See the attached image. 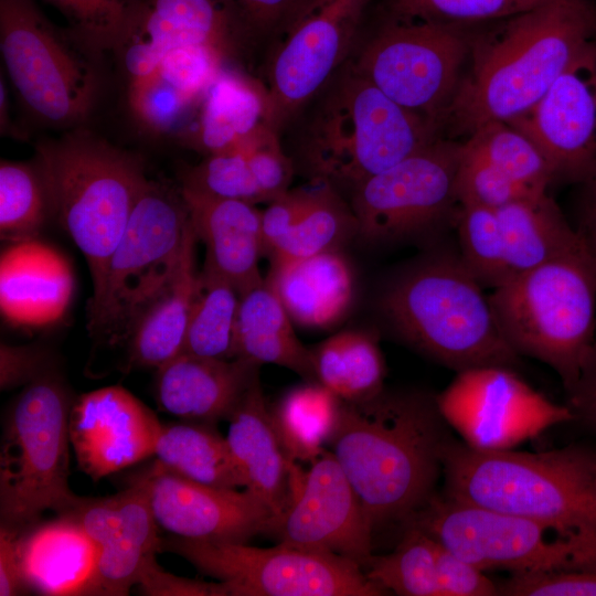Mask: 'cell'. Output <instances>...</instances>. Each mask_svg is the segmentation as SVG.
Returning a JSON list of instances; mask_svg holds the SVG:
<instances>
[{
  "label": "cell",
  "instance_id": "obj_1",
  "mask_svg": "<svg viewBox=\"0 0 596 596\" xmlns=\"http://www.w3.org/2000/svg\"><path fill=\"white\" fill-rule=\"evenodd\" d=\"M449 428L436 395L425 392L384 389L341 401L329 444L373 530L405 522L436 493Z\"/></svg>",
  "mask_w": 596,
  "mask_h": 596
},
{
  "label": "cell",
  "instance_id": "obj_2",
  "mask_svg": "<svg viewBox=\"0 0 596 596\" xmlns=\"http://www.w3.org/2000/svg\"><path fill=\"white\" fill-rule=\"evenodd\" d=\"M596 38L594 0H552L475 35L445 127L472 134L529 110Z\"/></svg>",
  "mask_w": 596,
  "mask_h": 596
},
{
  "label": "cell",
  "instance_id": "obj_3",
  "mask_svg": "<svg viewBox=\"0 0 596 596\" xmlns=\"http://www.w3.org/2000/svg\"><path fill=\"white\" fill-rule=\"evenodd\" d=\"M441 465L446 498L545 523L566 536L596 535V450L587 446L487 451L451 435Z\"/></svg>",
  "mask_w": 596,
  "mask_h": 596
},
{
  "label": "cell",
  "instance_id": "obj_4",
  "mask_svg": "<svg viewBox=\"0 0 596 596\" xmlns=\"http://www.w3.org/2000/svg\"><path fill=\"white\" fill-rule=\"evenodd\" d=\"M482 288L459 255L434 254L398 273L379 306L403 342L456 372L514 369L520 355L505 342Z\"/></svg>",
  "mask_w": 596,
  "mask_h": 596
},
{
  "label": "cell",
  "instance_id": "obj_5",
  "mask_svg": "<svg viewBox=\"0 0 596 596\" xmlns=\"http://www.w3.org/2000/svg\"><path fill=\"white\" fill-rule=\"evenodd\" d=\"M489 300L509 347L547 364L568 392L596 339V259L584 238L508 279Z\"/></svg>",
  "mask_w": 596,
  "mask_h": 596
},
{
  "label": "cell",
  "instance_id": "obj_6",
  "mask_svg": "<svg viewBox=\"0 0 596 596\" xmlns=\"http://www.w3.org/2000/svg\"><path fill=\"white\" fill-rule=\"evenodd\" d=\"M53 215L84 255L93 295L146 188L138 158L84 132L38 146Z\"/></svg>",
  "mask_w": 596,
  "mask_h": 596
},
{
  "label": "cell",
  "instance_id": "obj_7",
  "mask_svg": "<svg viewBox=\"0 0 596 596\" xmlns=\"http://www.w3.org/2000/svg\"><path fill=\"white\" fill-rule=\"evenodd\" d=\"M440 130L351 65L313 120L305 158L317 179L353 189L435 141Z\"/></svg>",
  "mask_w": 596,
  "mask_h": 596
},
{
  "label": "cell",
  "instance_id": "obj_8",
  "mask_svg": "<svg viewBox=\"0 0 596 596\" xmlns=\"http://www.w3.org/2000/svg\"><path fill=\"white\" fill-rule=\"evenodd\" d=\"M73 400L49 370L26 384L8 409L0 451L1 525L22 531L43 512L65 514L79 497L68 487Z\"/></svg>",
  "mask_w": 596,
  "mask_h": 596
},
{
  "label": "cell",
  "instance_id": "obj_9",
  "mask_svg": "<svg viewBox=\"0 0 596 596\" xmlns=\"http://www.w3.org/2000/svg\"><path fill=\"white\" fill-rule=\"evenodd\" d=\"M190 219L180 191L149 181L107 265L100 290L88 304L92 334L117 342L172 278Z\"/></svg>",
  "mask_w": 596,
  "mask_h": 596
},
{
  "label": "cell",
  "instance_id": "obj_10",
  "mask_svg": "<svg viewBox=\"0 0 596 596\" xmlns=\"http://www.w3.org/2000/svg\"><path fill=\"white\" fill-rule=\"evenodd\" d=\"M404 523L419 528L483 572L596 570V535L566 536L552 525L438 493Z\"/></svg>",
  "mask_w": 596,
  "mask_h": 596
},
{
  "label": "cell",
  "instance_id": "obj_11",
  "mask_svg": "<svg viewBox=\"0 0 596 596\" xmlns=\"http://www.w3.org/2000/svg\"><path fill=\"white\" fill-rule=\"evenodd\" d=\"M162 551L189 561L225 585L228 596H381L363 567L347 557L285 543L263 549L172 535Z\"/></svg>",
  "mask_w": 596,
  "mask_h": 596
},
{
  "label": "cell",
  "instance_id": "obj_12",
  "mask_svg": "<svg viewBox=\"0 0 596 596\" xmlns=\"http://www.w3.org/2000/svg\"><path fill=\"white\" fill-rule=\"evenodd\" d=\"M475 35L467 26L392 17L353 67L392 100L443 129Z\"/></svg>",
  "mask_w": 596,
  "mask_h": 596
},
{
  "label": "cell",
  "instance_id": "obj_13",
  "mask_svg": "<svg viewBox=\"0 0 596 596\" xmlns=\"http://www.w3.org/2000/svg\"><path fill=\"white\" fill-rule=\"evenodd\" d=\"M460 143L437 138L390 169L353 188L351 209L358 235L387 243L455 223Z\"/></svg>",
  "mask_w": 596,
  "mask_h": 596
},
{
  "label": "cell",
  "instance_id": "obj_14",
  "mask_svg": "<svg viewBox=\"0 0 596 596\" xmlns=\"http://www.w3.org/2000/svg\"><path fill=\"white\" fill-rule=\"evenodd\" d=\"M0 47L12 85L39 119L70 125L87 115L93 70L31 0H0Z\"/></svg>",
  "mask_w": 596,
  "mask_h": 596
},
{
  "label": "cell",
  "instance_id": "obj_15",
  "mask_svg": "<svg viewBox=\"0 0 596 596\" xmlns=\"http://www.w3.org/2000/svg\"><path fill=\"white\" fill-rule=\"evenodd\" d=\"M436 401L460 439L487 451L513 449L550 427L574 422L566 404L549 400L505 366L457 372Z\"/></svg>",
  "mask_w": 596,
  "mask_h": 596
},
{
  "label": "cell",
  "instance_id": "obj_16",
  "mask_svg": "<svg viewBox=\"0 0 596 596\" xmlns=\"http://www.w3.org/2000/svg\"><path fill=\"white\" fill-rule=\"evenodd\" d=\"M369 0H316L285 34L267 89L265 124L278 131L345 58Z\"/></svg>",
  "mask_w": 596,
  "mask_h": 596
},
{
  "label": "cell",
  "instance_id": "obj_17",
  "mask_svg": "<svg viewBox=\"0 0 596 596\" xmlns=\"http://www.w3.org/2000/svg\"><path fill=\"white\" fill-rule=\"evenodd\" d=\"M547 160L554 181L596 177V42L524 114L507 123Z\"/></svg>",
  "mask_w": 596,
  "mask_h": 596
},
{
  "label": "cell",
  "instance_id": "obj_18",
  "mask_svg": "<svg viewBox=\"0 0 596 596\" xmlns=\"http://www.w3.org/2000/svg\"><path fill=\"white\" fill-rule=\"evenodd\" d=\"M373 531L342 467L323 450L310 462L274 533L280 543L337 554L364 570L373 557Z\"/></svg>",
  "mask_w": 596,
  "mask_h": 596
},
{
  "label": "cell",
  "instance_id": "obj_19",
  "mask_svg": "<svg viewBox=\"0 0 596 596\" xmlns=\"http://www.w3.org/2000/svg\"><path fill=\"white\" fill-rule=\"evenodd\" d=\"M158 525L183 539L242 542L270 532L276 521L255 496L237 489L202 485L155 461L145 471Z\"/></svg>",
  "mask_w": 596,
  "mask_h": 596
},
{
  "label": "cell",
  "instance_id": "obj_20",
  "mask_svg": "<svg viewBox=\"0 0 596 596\" xmlns=\"http://www.w3.org/2000/svg\"><path fill=\"white\" fill-rule=\"evenodd\" d=\"M162 424L121 386H106L77 397L70 412V440L78 467L93 480L155 454Z\"/></svg>",
  "mask_w": 596,
  "mask_h": 596
},
{
  "label": "cell",
  "instance_id": "obj_21",
  "mask_svg": "<svg viewBox=\"0 0 596 596\" xmlns=\"http://www.w3.org/2000/svg\"><path fill=\"white\" fill-rule=\"evenodd\" d=\"M198 241L205 246L203 270L232 284L238 294L264 280L262 212L253 203L220 199L181 187Z\"/></svg>",
  "mask_w": 596,
  "mask_h": 596
},
{
  "label": "cell",
  "instance_id": "obj_22",
  "mask_svg": "<svg viewBox=\"0 0 596 596\" xmlns=\"http://www.w3.org/2000/svg\"><path fill=\"white\" fill-rule=\"evenodd\" d=\"M227 419L226 440L245 478V489L268 508L277 528L292 500L296 462L287 458L276 435L259 373Z\"/></svg>",
  "mask_w": 596,
  "mask_h": 596
},
{
  "label": "cell",
  "instance_id": "obj_23",
  "mask_svg": "<svg viewBox=\"0 0 596 596\" xmlns=\"http://www.w3.org/2000/svg\"><path fill=\"white\" fill-rule=\"evenodd\" d=\"M259 366L242 358L181 352L157 369V401L162 411L175 417L211 425L228 418Z\"/></svg>",
  "mask_w": 596,
  "mask_h": 596
},
{
  "label": "cell",
  "instance_id": "obj_24",
  "mask_svg": "<svg viewBox=\"0 0 596 596\" xmlns=\"http://www.w3.org/2000/svg\"><path fill=\"white\" fill-rule=\"evenodd\" d=\"M265 280L292 322L307 329L333 328L349 313L354 299L353 270L338 249L272 259Z\"/></svg>",
  "mask_w": 596,
  "mask_h": 596
},
{
  "label": "cell",
  "instance_id": "obj_25",
  "mask_svg": "<svg viewBox=\"0 0 596 596\" xmlns=\"http://www.w3.org/2000/svg\"><path fill=\"white\" fill-rule=\"evenodd\" d=\"M2 313L11 322L41 326L67 307L73 277L65 258L33 238L15 241L1 256Z\"/></svg>",
  "mask_w": 596,
  "mask_h": 596
},
{
  "label": "cell",
  "instance_id": "obj_26",
  "mask_svg": "<svg viewBox=\"0 0 596 596\" xmlns=\"http://www.w3.org/2000/svg\"><path fill=\"white\" fill-rule=\"evenodd\" d=\"M24 586L43 595H86L98 549L70 515L35 523L19 532Z\"/></svg>",
  "mask_w": 596,
  "mask_h": 596
},
{
  "label": "cell",
  "instance_id": "obj_27",
  "mask_svg": "<svg viewBox=\"0 0 596 596\" xmlns=\"http://www.w3.org/2000/svg\"><path fill=\"white\" fill-rule=\"evenodd\" d=\"M115 496L116 517L97 547V565L86 595H127L146 566L162 551L146 473L137 476Z\"/></svg>",
  "mask_w": 596,
  "mask_h": 596
},
{
  "label": "cell",
  "instance_id": "obj_28",
  "mask_svg": "<svg viewBox=\"0 0 596 596\" xmlns=\"http://www.w3.org/2000/svg\"><path fill=\"white\" fill-rule=\"evenodd\" d=\"M196 243L191 224L177 272L131 328L128 351L137 365L159 369L183 350L199 284Z\"/></svg>",
  "mask_w": 596,
  "mask_h": 596
},
{
  "label": "cell",
  "instance_id": "obj_29",
  "mask_svg": "<svg viewBox=\"0 0 596 596\" xmlns=\"http://www.w3.org/2000/svg\"><path fill=\"white\" fill-rule=\"evenodd\" d=\"M233 358L279 365L316 381L312 352L298 339L292 320L265 279L240 295Z\"/></svg>",
  "mask_w": 596,
  "mask_h": 596
},
{
  "label": "cell",
  "instance_id": "obj_30",
  "mask_svg": "<svg viewBox=\"0 0 596 596\" xmlns=\"http://www.w3.org/2000/svg\"><path fill=\"white\" fill-rule=\"evenodd\" d=\"M510 278L564 254L582 236L546 193L497 210Z\"/></svg>",
  "mask_w": 596,
  "mask_h": 596
},
{
  "label": "cell",
  "instance_id": "obj_31",
  "mask_svg": "<svg viewBox=\"0 0 596 596\" xmlns=\"http://www.w3.org/2000/svg\"><path fill=\"white\" fill-rule=\"evenodd\" d=\"M192 142L207 155L240 149L265 124L267 89L222 70L201 98Z\"/></svg>",
  "mask_w": 596,
  "mask_h": 596
},
{
  "label": "cell",
  "instance_id": "obj_32",
  "mask_svg": "<svg viewBox=\"0 0 596 596\" xmlns=\"http://www.w3.org/2000/svg\"><path fill=\"white\" fill-rule=\"evenodd\" d=\"M153 455L162 467L194 482L230 489L246 486L226 438L210 424L162 425Z\"/></svg>",
  "mask_w": 596,
  "mask_h": 596
},
{
  "label": "cell",
  "instance_id": "obj_33",
  "mask_svg": "<svg viewBox=\"0 0 596 596\" xmlns=\"http://www.w3.org/2000/svg\"><path fill=\"white\" fill-rule=\"evenodd\" d=\"M311 352L316 381L341 401L368 400L385 389L384 358L373 332L341 331Z\"/></svg>",
  "mask_w": 596,
  "mask_h": 596
},
{
  "label": "cell",
  "instance_id": "obj_34",
  "mask_svg": "<svg viewBox=\"0 0 596 596\" xmlns=\"http://www.w3.org/2000/svg\"><path fill=\"white\" fill-rule=\"evenodd\" d=\"M341 400L317 381L289 390L269 411L272 423L287 458L311 462L330 443Z\"/></svg>",
  "mask_w": 596,
  "mask_h": 596
},
{
  "label": "cell",
  "instance_id": "obj_35",
  "mask_svg": "<svg viewBox=\"0 0 596 596\" xmlns=\"http://www.w3.org/2000/svg\"><path fill=\"white\" fill-rule=\"evenodd\" d=\"M238 302L240 294L232 284L202 269L182 352L233 359Z\"/></svg>",
  "mask_w": 596,
  "mask_h": 596
},
{
  "label": "cell",
  "instance_id": "obj_36",
  "mask_svg": "<svg viewBox=\"0 0 596 596\" xmlns=\"http://www.w3.org/2000/svg\"><path fill=\"white\" fill-rule=\"evenodd\" d=\"M462 146L532 194L546 193L555 183L552 169L539 148L507 123L480 126Z\"/></svg>",
  "mask_w": 596,
  "mask_h": 596
},
{
  "label": "cell",
  "instance_id": "obj_37",
  "mask_svg": "<svg viewBox=\"0 0 596 596\" xmlns=\"http://www.w3.org/2000/svg\"><path fill=\"white\" fill-rule=\"evenodd\" d=\"M437 550L435 539L419 528L406 524L395 550L373 556L364 572L386 592L401 596H441Z\"/></svg>",
  "mask_w": 596,
  "mask_h": 596
},
{
  "label": "cell",
  "instance_id": "obj_38",
  "mask_svg": "<svg viewBox=\"0 0 596 596\" xmlns=\"http://www.w3.org/2000/svg\"><path fill=\"white\" fill-rule=\"evenodd\" d=\"M353 234L356 220L330 183L315 188L311 203L289 234L270 254L275 258H296L338 249Z\"/></svg>",
  "mask_w": 596,
  "mask_h": 596
},
{
  "label": "cell",
  "instance_id": "obj_39",
  "mask_svg": "<svg viewBox=\"0 0 596 596\" xmlns=\"http://www.w3.org/2000/svg\"><path fill=\"white\" fill-rule=\"evenodd\" d=\"M143 8L179 45L206 43L225 51L246 33L232 0H145Z\"/></svg>",
  "mask_w": 596,
  "mask_h": 596
},
{
  "label": "cell",
  "instance_id": "obj_40",
  "mask_svg": "<svg viewBox=\"0 0 596 596\" xmlns=\"http://www.w3.org/2000/svg\"><path fill=\"white\" fill-rule=\"evenodd\" d=\"M53 215L47 185L38 162L1 161L0 232L12 242L33 238Z\"/></svg>",
  "mask_w": 596,
  "mask_h": 596
},
{
  "label": "cell",
  "instance_id": "obj_41",
  "mask_svg": "<svg viewBox=\"0 0 596 596\" xmlns=\"http://www.w3.org/2000/svg\"><path fill=\"white\" fill-rule=\"evenodd\" d=\"M454 224L458 255L475 278L493 289L505 283L510 274L497 210L460 205Z\"/></svg>",
  "mask_w": 596,
  "mask_h": 596
},
{
  "label": "cell",
  "instance_id": "obj_42",
  "mask_svg": "<svg viewBox=\"0 0 596 596\" xmlns=\"http://www.w3.org/2000/svg\"><path fill=\"white\" fill-rule=\"evenodd\" d=\"M67 19L75 41L99 53L115 50L145 0H46Z\"/></svg>",
  "mask_w": 596,
  "mask_h": 596
},
{
  "label": "cell",
  "instance_id": "obj_43",
  "mask_svg": "<svg viewBox=\"0 0 596 596\" xmlns=\"http://www.w3.org/2000/svg\"><path fill=\"white\" fill-rule=\"evenodd\" d=\"M552 0H392V17L468 26L507 20Z\"/></svg>",
  "mask_w": 596,
  "mask_h": 596
},
{
  "label": "cell",
  "instance_id": "obj_44",
  "mask_svg": "<svg viewBox=\"0 0 596 596\" xmlns=\"http://www.w3.org/2000/svg\"><path fill=\"white\" fill-rule=\"evenodd\" d=\"M182 187L220 199L264 201L242 149L209 155L185 172Z\"/></svg>",
  "mask_w": 596,
  "mask_h": 596
},
{
  "label": "cell",
  "instance_id": "obj_45",
  "mask_svg": "<svg viewBox=\"0 0 596 596\" xmlns=\"http://www.w3.org/2000/svg\"><path fill=\"white\" fill-rule=\"evenodd\" d=\"M456 191L460 205H477L492 210L536 195L518 185L483 158L467 150L462 143H460Z\"/></svg>",
  "mask_w": 596,
  "mask_h": 596
},
{
  "label": "cell",
  "instance_id": "obj_46",
  "mask_svg": "<svg viewBox=\"0 0 596 596\" xmlns=\"http://www.w3.org/2000/svg\"><path fill=\"white\" fill-rule=\"evenodd\" d=\"M195 103L166 82L158 71L130 82L131 109L143 126L156 132L168 134L180 129Z\"/></svg>",
  "mask_w": 596,
  "mask_h": 596
},
{
  "label": "cell",
  "instance_id": "obj_47",
  "mask_svg": "<svg viewBox=\"0 0 596 596\" xmlns=\"http://www.w3.org/2000/svg\"><path fill=\"white\" fill-rule=\"evenodd\" d=\"M224 53L221 47L206 43L178 45L164 56L158 73L185 96L200 102L222 71Z\"/></svg>",
  "mask_w": 596,
  "mask_h": 596
},
{
  "label": "cell",
  "instance_id": "obj_48",
  "mask_svg": "<svg viewBox=\"0 0 596 596\" xmlns=\"http://www.w3.org/2000/svg\"><path fill=\"white\" fill-rule=\"evenodd\" d=\"M264 201L270 202L288 191L291 163L284 155L277 132L268 126L258 128L241 148Z\"/></svg>",
  "mask_w": 596,
  "mask_h": 596
},
{
  "label": "cell",
  "instance_id": "obj_49",
  "mask_svg": "<svg viewBox=\"0 0 596 596\" xmlns=\"http://www.w3.org/2000/svg\"><path fill=\"white\" fill-rule=\"evenodd\" d=\"M503 596H596V570L511 574L498 584Z\"/></svg>",
  "mask_w": 596,
  "mask_h": 596
},
{
  "label": "cell",
  "instance_id": "obj_50",
  "mask_svg": "<svg viewBox=\"0 0 596 596\" xmlns=\"http://www.w3.org/2000/svg\"><path fill=\"white\" fill-rule=\"evenodd\" d=\"M316 0H232L246 33L285 35Z\"/></svg>",
  "mask_w": 596,
  "mask_h": 596
},
{
  "label": "cell",
  "instance_id": "obj_51",
  "mask_svg": "<svg viewBox=\"0 0 596 596\" xmlns=\"http://www.w3.org/2000/svg\"><path fill=\"white\" fill-rule=\"evenodd\" d=\"M438 582L441 596H496L498 584L486 572L438 542Z\"/></svg>",
  "mask_w": 596,
  "mask_h": 596
},
{
  "label": "cell",
  "instance_id": "obj_52",
  "mask_svg": "<svg viewBox=\"0 0 596 596\" xmlns=\"http://www.w3.org/2000/svg\"><path fill=\"white\" fill-rule=\"evenodd\" d=\"M315 189L287 191L262 211L264 254L270 255L312 201Z\"/></svg>",
  "mask_w": 596,
  "mask_h": 596
},
{
  "label": "cell",
  "instance_id": "obj_53",
  "mask_svg": "<svg viewBox=\"0 0 596 596\" xmlns=\"http://www.w3.org/2000/svg\"><path fill=\"white\" fill-rule=\"evenodd\" d=\"M49 354L36 345H0V386L9 390L26 385L47 372Z\"/></svg>",
  "mask_w": 596,
  "mask_h": 596
},
{
  "label": "cell",
  "instance_id": "obj_54",
  "mask_svg": "<svg viewBox=\"0 0 596 596\" xmlns=\"http://www.w3.org/2000/svg\"><path fill=\"white\" fill-rule=\"evenodd\" d=\"M136 586L142 594L155 596H228L227 588L221 582L207 583L175 576L163 571L156 558L146 566Z\"/></svg>",
  "mask_w": 596,
  "mask_h": 596
},
{
  "label": "cell",
  "instance_id": "obj_55",
  "mask_svg": "<svg viewBox=\"0 0 596 596\" xmlns=\"http://www.w3.org/2000/svg\"><path fill=\"white\" fill-rule=\"evenodd\" d=\"M574 422L596 430V339L590 347L574 386L566 392Z\"/></svg>",
  "mask_w": 596,
  "mask_h": 596
},
{
  "label": "cell",
  "instance_id": "obj_56",
  "mask_svg": "<svg viewBox=\"0 0 596 596\" xmlns=\"http://www.w3.org/2000/svg\"><path fill=\"white\" fill-rule=\"evenodd\" d=\"M19 531L1 525L0 530V595L12 596L26 590L19 560Z\"/></svg>",
  "mask_w": 596,
  "mask_h": 596
},
{
  "label": "cell",
  "instance_id": "obj_57",
  "mask_svg": "<svg viewBox=\"0 0 596 596\" xmlns=\"http://www.w3.org/2000/svg\"><path fill=\"white\" fill-rule=\"evenodd\" d=\"M582 185L583 194L576 230L596 259V177Z\"/></svg>",
  "mask_w": 596,
  "mask_h": 596
}]
</instances>
